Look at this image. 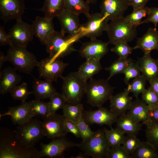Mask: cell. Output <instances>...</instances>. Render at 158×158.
Returning a JSON list of instances; mask_svg holds the SVG:
<instances>
[{
  "mask_svg": "<svg viewBox=\"0 0 158 158\" xmlns=\"http://www.w3.org/2000/svg\"><path fill=\"white\" fill-rule=\"evenodd\" d=\"M39 152L34 147L24 146L18 138L16 130L0 128V158H38Z\"/></svg>",
  "mask_w": 158,
  "mask_h": 158,
  "instance_id": "6da1fadb",
  "label": "cell"
},
{
  "mask_svg": "<svg viewBox=\"0 0 158 158\" xmlns=\"http://www.w3.org/2000/svg\"><path fill=\"white\" fill-rule=\"evenodd\" d=\"M81 38L79 33L66 36L61 31H55L46 43V51L50 57L63 58L77 51L73 44Z\"/></svg>",
  "mask_w": 158,
  "mask_h": 158,
  "instance_id": "7a4b0ae2",
  "label": "cell"
},
{
  "mask_svg": "<svg viewBox=\"0 0 158 158\" xmlns=\"http://www.w3.org/2000/svg\"><path fill=\"white\" fill-rule=\"evenodd\" d=\"M61 78L63 81L62 93L67 103L72 104L80 103L85 93L87 81L82 78L77 71L63 76Z\"/></svg>",
  "mask_w": 158,
  "mask_h": 158,
  "instance_id": "3957f363",
  "label": "cell"
},
{
  "mask_svg": "<svg viewBox=\"0 0 158 158\" xmlns=\"http://www.w3.org/2000/svg\"><path fill=\"white\" fill-rule=\"evenodd\" d=\"M6 56L7 61L16 70L27 74H30L39 63L35 55L25 48L10 46Z\"/></svg>",
  "mask_w": 158,
  "mask_h": 158,
  "instance_id": "277c9868",
  "label": "cell"
},
{
  "mask_svg": "<svg viewBox=\"0 0 158 158\" xmlns=\"http://www.w3.org/2000/svg\"><path fill=\"white\" fill-rule=\"evenodd\" d=\"M107 80L90 79L86 92L87 103L91 106L97 107L102 106L110 100L115 88L111 86Z\"/></svg>",
  "mask_w": 158,
  "mask_h": 158,
  "instance_id": "5b68a950",
  "label": "cell"
},
{
  "mask_svg": "<svg viewBox=\"0 0 158 158\" xmlns=\"http://www.w3.org/2000/svg\"><path fill=\"white\" fill-rule=\"evenodd\" d=\"M77 147L83 151L87 157L93 158H108L110 148L103 129L94 131L90 138L82 141Z\"/></svg>",
  "mask_w": 158,
  "mask_h": 158,
  "instance_id": "8992f818",
  "label": "cell"
},
{
  "mask_svg": "<svg viewBox=\"0 0 158 158\" xmlns=\"http://www.w3.org/2000/svg\"><path fill=\"white\" fill-rule=\"evenodd\" d=\"M16 130L22 145L27 148L34 147L35 144L45 136L42 122L36 118L18 125Z\"/></svg>",
  "mask_w": 158,
  "mask_h": 158,
  "instance_id": "52a82bcc",
  "label": "cell"
},
{
  "mask_svg": "<svg viewBox=\"0 0 158 158\" xmlns=\"http://www.w3.org/2000/svg\"><path fill=\"white\" fill-rule=\"evenodd\" d=\"M136 27L130 25L122 18L111 21L107 31L108 42L113 45L119 42L128 43L136 37Z\"/></svg>",
  "mask_w": 158,
  "mask_h": 158,
  "instance_id": "ba28073f",
  "label": "cell"
},
{
  "mask_svg": "<svg viewBox=\"0 0 158 158\" xmlns=\"http://www.w3.org/2000/svg\"><path fill=\"white\" fill-rule=\"evenodd\" d=\"M109 15L96 12L90 14L87 18V22L81 24L77 33H79L81 37H85L93 40L107 31L109 25Z\"/></svg>",
  "mask_w": 158,
  "mask_h": 158,
  "instance_id": "9c48e42d",
  "label": "cell"
},
{
  "mask_svg": "<svg viewBox=\"0 0 158 158\" xmlns=\"http://www.w3.org/2000/svg\"><path fill=\"white\" fill-rule=\"evenodd\" d=\"M68 64L63 61L60 58L49 56L39 62L37 66L40 78L53 82H56L62 74Z\"/></svg>",
  "mask_w": 158,
  "mask_h": 158,
  "instance_id": "30bf717a",
  "label": "cell"
},
{
  "mask_svg": "<svg viewBox=\"0 0 158 158\" xmlns=\"http://www.w3.org/2000/svg\"><path fill=\"white\" fill-rule=\"evenodd\" d=\"M8 34L10 46L25 48L28 43L32 41L34 36L31 25L22 20L16 21L10 29Z\"/></svg>",
  "mask_w": 158,
  "mask_h": 158,
  "instance_id": "8fae6325",
  "label": "cell"
},
{
  "mask_svg": "<svg viewBox=\"0 0 158 158\" xmlns=\"http://www.w3.org/2000/svg\"><path fill=\"white\" fill-rule=\"evenodd\" d=\"M47 144H40L41 150L39 151L38 158L46 157L51 158L63 157V153L75 146L78 144L68 140L65 136L56 138Z\"/></svg>",
  "mask_w": 158,
  "mask_h": 158,
  "instance_id": "7c38bea8",
  "label": "cell"
},
{
  "mask_svg": "<svg viewBox=\"0 0 158 158\" xmlns=\"http://www.w3.org/2000/svg\"><path fill=\"white\" fill-rule=\"evenodd\" d=\"M118 116L116 114L102 106L95 110L84 111L83 117L88 124L106 125L110 128L116 123Z\"/></svg>",
  "mask_w": 158,
  "mask_h": 158,
  "instance_id": "4fadbf2b",
  "label": "cell"
},
{
  "mask_svg": "<svg viewBox=\"0 0 158 158\" xmlns=\"http://www.w3.org/2000/svg\"><path fill=\"white\" fill-rule=\"evenodd\" d=\"M25 9L24 0H0V17L5 23L11 20H22Z\"/></svg>",
  "mask_w": 158,
  "mask_h": 158,
  "instance_id": "5bb4252c",
  "label": "cell"
},
{
  "mask_svg": "<svg viewBox=\"0 0 158 158\" xmlns=\"http://www.w3.org/2000/svg\"><path fill=\"white\" fill-rule=\"evenodd\" d=\"M44 118L42 123L44 133L48 138L65 136L67 134L64 127L65 118L63 115L55 113Z\"/></svg>",
  "mask_w": 158,
  "mask_h": 158,
  "instance_id": "9a60e30c",
  "label": "cell"
},
{
  "mask_svg": "<svg viewBox=\"0 0 158 158\" xmlns=\"http://www.w3.org/2000/svg\"><path fill=\"white\" fill-rule=\"evenodd\" d=\"M108 42L97 39L83 43L79 51L80 56L86 59L92 58L100 60L108 51Z\"/></svg>",
  "mask_w": 158,
  "mask_h": 158,
  "instance_id": "2e32d148",
  "label": "cell"
},
{
  "mask_svg": "<svg viewBox=\"0 0 158 158\" xmlns=\"http://www.w3.org/2000/svg\"><path fill=\"white\" fill-rule=\"evenodd\" d=\"M129 6L128 0H101L100 12L109 15V20L124 17V14Z\"/></svg>",
  "mask_w": 158,
  "mask_h": 158,
  "instance_id": "e0dca14e",
  "label": "cell"
},
{
  "mask_svg": "<svg viewBox=\"0 0 158 158\" xmlns=\"http://www.w3.org/2000/svg\"><path fill=\"white\" fill-rule=\"evenodd\" d=\"M31 25L34 35L41 44L45 45L51 35L55 31L53 19L38 16Z\"/></svg>",
  "mask_w": 158,
  "mask_h": 158,
  "instance_id": "ac0fdd59",
  "label": "cell"
},
{
  "mask_svg": "<svg viewBox=\"0 0 158 158\" xmlns=\"http://www.w3.org/2000/svg\"><path fill=\"white\" fill-rule=\"evenodd\" d=\"M16 70L14 68L8 67L0 71V94L11 93L21 82V77Z\"/></svg>",
  "mask_w": 158,
  "mask_h": 158,
  "instance_id": "d6986e66",
  "label": "cell"
},
{
  "mask_svg": "<svg viewBox=\"0 0 158 158\" xmlns=\"http://www.w3.org/2000/svg\"><path fill=\"white\" fill-rule=\"evenodd\" d=\"M79 16L65 9L57 17L61 26L60 31L63 34L72 36L77 34L81 25Z\"/></svg>",
  "mask_w": 158,
  "mask_h": 158,
  "instance_id": "ffe728a7",
  "label": "cell"
},
{
  "mask_svg": "<svg viewBox=\"0 0 158 158\" xmlns=\"http://www.w3.org/2000/svg\"><path fill=\"white\" fill-rule=\"evenodd\" d=\"M129 93L128 89H125L123 92L113 95L110 99L109 109L118 116L126 114L132 105V99Z\"/></svg>",
  "mask_w": 158,
  "mask_h": 158,
  "instance_id": "44dd1931",
  "label": "cell"
},
{
  "mask_svg": "<svg viewBox=\"0 0 158 158\" xmlns=\"http://www.w3.org/2000/svg\"><path fill=\"white\" fill-rule=\"evenodd\" d=\"M137 63L141 75L149 82L158 78V61L153 59L150 53H144Z\"/></svg>",
  "mask_w": 158,
  "mask_h": 158,
  "instance_id": "7402d4cb",
  "label": "cell"
},
{
  "mask_svg": "<svg viewBox=\"0 0 158 158\" xmlns=\"http://www.w3.org/2000/svg\"><path fill=\"white\" fill-rule=\"evenodd\" d=\"M133 49H140L144 53L153 50L158 51V31L156 28H149L141 37L137 39Z\"/></svg>",
  "mask_w": 158,
  "mask_h": 158,
  "instance_id": "603a6c76",
  "label": "cell"
},
{
  "mask_svg": "<svg viewBox=\"0 0 158 158\" xmlns=\"http://www.w3.org/2000/svg\"><path fill=\"white\" fill-rule=\"evenodd\" d=\"M6 116H10L13 124L18 125L28 122L33 118L30 113L29 102L26 101L18 106L8 107L6 112L0 115V117Z\"/></svg>",
  "mask_w": 158,
  "mask_h": 158,
  "instance_id": "cb8c5ba5",
  "label": "cell"
},
{
  "mask_svg": "<svg viewBox=\"0 0 158 158\" xmlns=\"http://www.w3.org/2000/svg\"><path fill=\"white\" fill-rule=\"evenodd\" d=\"M119 117L116 122V128L125 134L136 136L143 124L137 122L128 114Z\"/></svg>",
  "mask_w": 158,
  "mask_h": 158,
  "instance_id": "d4e9b609",
  "label": "cell"
},
{
  "mask_svg": "<svg viewBox=\"0 0 158 158\" xmlns=\"http://www.w3.org/2000/svg\"><path fill=\"white\" fill-rule=\"evenodd\" d=\"M52 82L46 80L35 78L32 82V93L35 95L36 99L41 100L49 99L57 92Z\"/></svg>",
  "mask_w": 158,
  "mask_h": 158,
  "instance_id": "484cf974",
  "label": "cell"
},
{
  "mask_svg": "<svg viewBox=\"0 0 158 158\" xmlns=\"http://www.w3.org/2000/svg\"><path fill=\"white\" fill-rule=\"evenodd\" d=\"M138 122L145 124L150 120L148 106L142 100L136 99L133 102L127 113Z\"/></svg>",
  "mask_w": 158,
  "mask_h": 158,
  "instance_id": "4316f807",
  "label": "cell"
},
{
  "mask_svg": "<svg viewBox=\"0 0 158 158\" xmlns=\"http://www.w3.org/2000/svg\"><path fill=\"white\" fill-rule=\"evenodd\" d=\"M102 69L100 60L90 58L86 59L85 61L80 66L77 72L82 78L87 81Z\"/></svg>",
  "mask_w": 158,
  "mask_h": 158,
  "instance_id": "83f0119b",
  "label": "cell"
},
{
  "mask_svg": "<svg viewBox=\"0 0 158 158\" xmlns=\"http://www.w3.org/2000/svg\"><path fill=\"white\" fill-rule=\"evenodd\" d=\"M65 9L64 0H44L42 7L37 10L44 12L46 18L53 19Z\"/></svg>",
  "mask_w": 158,
  "mask_h": 158,
  "instance_id": "f1b7e54d",
  "label": "cell"
},
{
  "mask_svg": "<svg viewBox=\"0 0 158 158\" xmlns=\"http://www.w3.org/2000/svg\"><path fill=\"white\" fill-rule=\"evenodd\" d=\"M65 9L79 16L84 15L87 18L90 17V4L84 0H64Z\"/></svg>",
  "mask_w": 158,
  "mask_h": 158,
  "instance_id": "f546056e",
  "label": "cell"
},
{
  "mask_svg": "<svg viewBox=\"0 0 158 158\" xmlns=\"http://www.w3.org/2000/svg\"><path fill=\"white\" fill-rule=\"evenodd\" d=\"M62 109L64 117L76 123L83 117L84 111L83 105L81 103L75 104L66 103Z\"/></svg>",
  "mask_w": 158,
  "mask_h": 158,
  "instance_id": "4dcf8cb0",
  "label": "cell"
},
{
  "mask_svg": "<svg viewBox=\"0 0 158 158\" xmlns=\"http://www.w3.org/2000/svg\"><path fill=\"white\" fill-rule=\"evenodd\" d=\"M131 158H158L157 150L146 141L141 142Z\"/></svg>",
  "mask_w": 158,
  "mask_h": 158,
  "instance_id": "1f68e13d",
  "label": "cell"
},
{
  "mask_svg": "<svg viewBox=\"0 0 158 158\" xmlns=\"http://www.w3.org/2000/svg\"><path fill=\"white\" fill-rule=\"evenodd\" d=\"M144 124L146 141L158 150V121L150 119Z\"/></svg>",
  "mask_w": 158,
  "mask_h": 158,
  "instance_id": "d6a6232c",
  "label": "cell"
},
{
  "mask_svg": "<svg viewBox=\"0 0 158 158\" xmlns=\"http://www.w3.org/2000/svg\"><path fill=\"white\" fill-rule=\"evenodd\" d=\"M29 104L30 113L32 117L39 116L44 118L50 114L48 102L36 99L29 102Z\"/></svg>",
  "mask_w": 158,
  "mask_h": 158,
  "instance_id": "836d02e7",
  "label": "cell"
},
{
  "mask_svg": "<svg viewBox=\"0 0 158 158\" xmlns=\"http://www.w3.org/2000/svg\"><path fill=\"white\" fill-rule=\"evenodd\" d=\"M103 129L110 148L122 145L125 136L123 132L116 127L111 128L109 130L105 128Z\"/></svg>",
  "mask_w": 158,
  "mask_h": 158,
  "instance_id": "e575fe53",
  "label": "cell"
},
{
  "mask_svg": "<svg viewBox=\"0 0 158 158\" xmlns=\"http://www.w3.org/2000/svg\"><path fill=\"white\" fill-rule=\"evenodd\" d=\"M132 60L129 58L118 59L113 62L109 67L105 69L109 73V75L107 78L109 80L114 75L118 74L123 73L128 66L131 62Z\"/></svg>",
  "mask_w": 158,
  "mask_h": 158,
  "instance_id": "d590c367",
  "label": "cell"
},
{
  "mask_svg": "<svg viewBox=\"0 0 158 158\" xmlns=\"http://www.w3.org/2000/svg\"><path fill=\"white\" fill-rule=\"evenodd\" d=\"M149 11V8L147 7L134 9L130 14L124 17V19L130 25L136 28L140 25L142 18L147 16Z\"/></svg>",
  "mask_w": 158,
  "mask_h": 158,
  "instance_id": "8d00e7d4",
  "label": "cell"
},
{
  "mask_svg": "<svg viewBox=\"0 0 158 158\" xmlns=\"http://www.w3.org/2000/svg\"><path fill=\"white\" fill-rule=\"evenodd\" d=\"M146 79L142 75L133 79L132 82L128 84L127 88L129 92H132L134 96L138 99L139 95L145 90Z\"/></svg>",
  "mask_w": 158,
  "mask_h": 158,
  "instance_id": "74e56055",
  "label": "cell"
},
{
  "mask_svg": "<svg viewBox=\"0 0 158 158\" xmlns=\"http://www.w3.org/2000/svg\"><path fill=\"white\" fill-rule=\"evenodd\" d=\"M49 99L48 104L50 114L55 113L59 109H63L67 103L62 94L57 92L55 93Z\"/></svg>",
  "mask_w": 158,
  "mask_h": 158,
  "instance_id": "f35d334b",
  "label": "cell"
},
{
  "mask_svg": "<svg viewBox=\"0 0 158 158\" xmlns=\"http://www.w3.org/2000/svg\"><path fill=\"white\" fill-rule=\"evenodd\" d=\"M10 93L13 99L22 102H25L29 96L32 93L29 91L27 84L24 82L17 86Z\"/></svg>",
  "mask_w": 158,
  "mask_h": 158,
  "instance_id": "ab89813d",
  "label": "cell"
},
{
  "mask_svg": "<svg viewBox=\"0 0 158 158\" xmlns=\"http://www.w3.org/2000/svg\"><path fill=\"white\" fill-rule=\"evenodd\" d=\"M114 47L112 48L111 50L116 54L119 58L126 59L130 54L133 49L130 47L128 43L124 42H119L114 45Z\"/></svg>",
  "mask_w": 158,
  "mask_h": 158,
  "instance_id": "60d3db41",
  "label": "cell"
},
{
  "mask_svg": "<svg viewBox=\"0 0 158 158\" xmlns=\"http://www.w3.org/2000/svg\"><path fill=\"white\" fill-rule=\"evenodd\" d=\"M136 136L127 135L125 138L122 145L130 155L136 150L141 142Z\"/></svg>",
  "mask_w": 158,
  "mask_h": 158,
  "instance_id": "b9f144b4",
  "label": "cell"
},
{
  "mask_svg": "<svg viewBox=\"0 0 158 158\" xmlns=\"http://www.w3.org/2000/svg\"><path fill=\"white\" fill-rule=\"evenodd\" d=\"M141 97L142 100L149 107L158 105V95L150 86L146 89L142 93Z\"/></svg>",
  "mask_w": 158,
  "mask_h": 158,
  "instance_id": "7bdbcfd3",
  "label": "cell"
},
{
  "mask_svg": "<svg viewBox=\"0 0 158 158\" xmlns=\"http://www.w3.org/2000/svg\"><path fill=\"white\" fill-rule=\"evenodd\" d=\"M140 71L137 63L131 62L127 67L123 73L124 75V80L128 85L130 80L135 78L140 75Z\"/></svg>",
  "mask_w": 158,
  "mask_h": 158,
  "instance_id": "ee69618b",
  "label": "cell"
},
{
  "mask_svg": "<svg viewBox=\"0 0 158 158\" xmlns=\"http://www.w3.org/2000/svg\"><path fill=\"white\" fill-rule=\"evenodd\" d=\"M82 141H85L90 138L93 135L92 131L86 122L83 117H82L77 123Z\"/></svg>",
  "mask_w": 158,
  "mask_h": 158,
  "instance_id": "f6af8a7d",
  "label": "cell"
},
{
  "mask_svg": "<svg viewBox=\"0 0 158 158\" xmlns=\"http://www.w3.org/2000/svg\"><path fill=\"white\" fill-rule=\"evenodd\" d=\"M108 158H131V157L123 146L121 145L110 148Z\"/></svg>",
  "mask_w": 158,
  "mask_h": 158,
  "instance_id": "bcb514c9",
  "label": "cell"
},
{
  "mask_svg": "<svg viewBox=\"0 0 158 158\" xmlns=\"http://www.w3.org/2000/svg\"><path fill=\"white\" fill-rule=\"evenodd\" d=\"M152 23L156 28L158 23V7L149 8V11L146 18L141 22L140 25Z\"/></svg>",
  "mask_w": 158,
  "mask_h": 158,
  "instance_id": "7dc6e473",
  "label": "cell"
},
{
  "mask_svg": "<svg viewBox=\"0 0 158 158\" xmlns=\"http://www.w3.org/2000/svg\"><path fill=\"white\" fill-rule=\"evenodd\" d=\"M64 124L65 130L67 133H71L77 138H80V131L76 123L65 118Z\"/></svg>",
  "mask_w": 158,
  "mask_h": 158,
  "instance_id": "c3c4849f",
  "label": "cell"
},
{
  "mask_svg": "<svg viewBox=\"0 0 158 158\" xmlns=\"http://www.w3.org/2000/svg\"><path fill=\"white\" fill-rule=\"evenodd\" d=\"M7 44L11 45V42L8 34L4 29V27L0 25V46H4Z\"/></svg>",
  "mask_w": 158,
  "mask_h": 158,
  "instance_id": "681fc988",
  "label": "cell"
},
{
  "mask_svg": "<svg viewBox=\"0 0 158 158\" xmlns=\"http://www.w3.org/2000/svg\"><path fill=\"white\" fill-rule=\"evenodd\" d=\"M149 0H128L129 6L133 9L142 8L145 6Z\"/></svg>",
  "mask_w": 158,
  "mask_h": 158,
  "instance_id": "f907efd6",
  "label": "cell"
},
{
  "mask_svg": "<svg viewBox=\"0 0 158 158\" xmlns=\"http://www.w3.org/2000/svg\"><path fill=\"white\" fill-rule=\"evenodd\" d=\"M148 108L150 119L158 121V105Z\"/></svg>",
  "mask_w": 158,
  "mask_h": 158,
  "instance_id": "816d5d0a",
  "label": "cell"
},
{
  "mask_svg": "<svg viewBox=\"0 0 158 158\" xmlns=\"http://www.w3.org/2000/svg\"><path fill=\"white\" fill-rule=\"evenodd\" d=\"M150 87L158 95V78L150 82Z\"/></svg>",
  "mask_w": 158,
  "mask_h": 158,
  "instance_id": "f5cc1de1",
  "label": "cell"
},
{
  "mask_svg": "<svg viewBox=\"0 0 158 158\" xmlns=\"http://www.w3.org/2000/svg\"><path fill=\"white\" fill-rule=\"evenodd\" d=\"M6 55H5L3 52L0 51V70L2 68V66L5 62L6 61Z\"/></svg>",
  "mask_w": 158,
  "mask_h": 158,
  "instance_id": "db71d44e",
  "label": "cell"
},
{
  "mask_svg": "<svg viewBox=\"0 0 158 158\" xmlns=\"http://www.w3.org/2000/svg\"><path fill=\"white\" fill-rule=\"evenodd\" d=\"M87 157L86 155L84 153H80L78 154L75 156H71V158H85Z\"/></svg>",
  "mask_w": 158,
  "mask_h": 158,
  "instance_id": "11a10c76",
  "label": "cell"
},
{
  "mask_svg": "<svg viewBox=\"0 0 158 158\" xmlns=\"http://www.w3.org/2000/svg\"><path fill=\"white\" fill-rule=\"evenodd\" d=\"M98 0H86L90 4H94Z\"/></svg>",
  "mask_w": 158,
  "mask_h": 158,
  "instance_id": "9f6ffc18",
  "label": "cell"
},
{
  "mask_svg": "<svg viewBox=\"0 0 158 158\" xmlns=\"http://www.w3.org/2000/svg\"><path fill=\"white\" fill-rule=\"evenodd\" d=\"M157 61H158V59H157Z\"/></svg>",
  "mask_w": 158,
  "mask_h": 158,
  "instance_id": "6f0895ef",
  "label": "cell"
},
{
  "mask_svg": "<svg viewBox=\"0 0 158 158\" xmlns=\"http://www.w3.org/2000/svg\"></svg>",
  "mask_w": 158,
  "mask_h": 158,
  "instance_id": "680465c9",
  "label": "cell"
}]
</instances>
